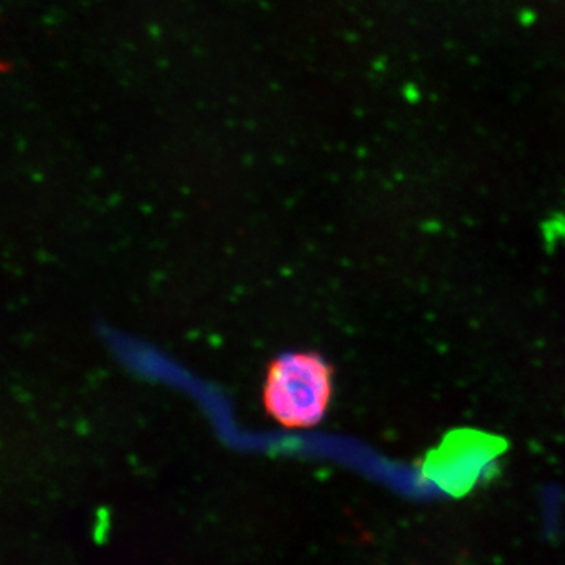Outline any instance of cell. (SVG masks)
<instances>
[{"label":"cell","mask_w":565,"mask_h":565,"mask_svg":"<svg viewBox=\"0 0 565 565\" xmlns=\"http://www.w3.org/2000/svg\"><path fill=\"white\" fill-rule=\"evenodd\" d=\"M333 394V371L321 355L291 352L267 370L263 403L267 415L288 429H308L322 422Z\"/></svg>","instance_id":"obj_1"},{"label":"cell","mask_w":565,"mask_h":565,"mask_svg":"<svg viewBox=\"0 0 565 565\" xmlns=\"http://www.w3.org/2000/svg\"><path fill=\"white\" fill-rule=\"evenodd\" d=\"M501 451L503 445L500 441L463 434L462 437L446 440L427 457L424 475L445 492L463 497L473 489L486 468Z\"/></svg>","instance_id":"obj_2"}]
</instances>
